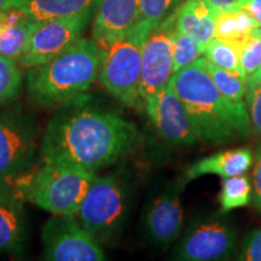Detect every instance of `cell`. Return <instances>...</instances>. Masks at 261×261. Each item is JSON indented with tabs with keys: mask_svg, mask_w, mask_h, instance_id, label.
Instances as JSON below:
<instances>
[{
	"mask_svg": "<svg viewBox=\"0 0 261 261\" xmlns=\"http://www.w3.org/2000/svg\"><path fill=\"white\" fill-rule=\"evenodd\" d=\"M253 165L252 150L244 148L228 149L217 152L189 166L182 177V182H189L205 174H217L221 178L246 174Z\"/></svg>",
	"mask_w": 261,
	"mask_h": 261,
	"instance_id": "cell-15",
	"label": "cell"
},
{
	"mask_svg": "<svg viewBox=\"0 0 261 261\" xmlns=\"http://www.w3.org/2000/svg\"><path fill=\"white\" fill-rule=\"evenodd\" d=\"M21 195L0 181V253L12 252L24 240L25 219Z\"/></svg>",
	"mask_w": 261,
	"mask_h": 261,
	"instance_id": "cell-16",
	"label": "cell"
},
{
	"mask_svg": "<svg viewBox=\"0 0 261 261\" xmlns=\"http://www.w3.org/2000/svg\"><path fill=\"white\" fill-rule=\"evenodd\" d=\"M16 2L17 0H0V11H5V10L15 8Z\"/></svg>",
	"mask_w": 261,
	"mask_h": 261,
	"instance_id": "cell-33",
	"label": "cell"
},
{
	"mask_svg": "<svg viewBox=\"0 0 261 261\" xmlns=\"http://www.w3.org/2000/svg\"><path fill=\"white\" fill-rule=\"evenodd\" d=\"M253 187L247 175H234L225 178L221 182V190L218 197L220 210L227 213L237 208L247 207L252 203Z\"/></svg>",
	"mask_w": 261,
	"mask_h": 261,
	"instance_id": "cell-21",
	"label": "cell"
},
{
	"mask_svg": "<svg viewBox=\"0 0 261 261\" xmlns=\"http://www.w3.org/2000/svg\"><path fill=\"white\" fill-rule=\"evenodd\" d=\"M253 179H252V203L255 205L256 210L261 212V145L256 149L255 158H254Z\"/></svg>",
	"mask_w": 261,
	"mask_h": 261,
	"instance_id": "cell-30",
	"label": "cell"
},
{
	"mask_svg": "<svg viewBox=\"0 0 261 261\" xmlns=\"http://www.w3.org/2000/svg\"><path fill=\"white\" fill-rule=\"evenodd\" d=\"M38 24L17 8L0 11V55L18 62Z\"/></svg>",
	"mask_w": 261,
	"mask_h": 261,
	"instance_id": "cell-18",
	"label": "cell"
},
{
	"mask_svg": "<svg viewBox=\"0 0 261 261\" xmlns=\"http://www.w3.org/2000/svg\"><path fill=\"white\" fill-rule=\"evenodd\" d=\"M35 152V129L27 117L18 113L0 114V181L27 172Z\"/></svg>",
	"mask_w": 261,
	"mask_h": 261,
	"instance_id": "cell-12",
	"label": "cell"
},
{
	"mask_svg": "<svg viewBox=\"0 0 261 261\" xmlns=\"http://www.w3.org/2000/svg\"><path fill=\"white\" fill-rule=\"evenodd\" d=\"M42 259L48 261H103V248L76 215H52L41 232Z\"/></svg>",
	"mask_w": 261,
	"mask_h": 261,
	"instance_id": "cell-7",
	"label": "cell"
},
{
	"mask_svg": "<svg viewBox=\"0 0 261 261\" xmlns=\"http://www.w3.org/2000/svg\"><path fill=\"white\" fill-rule=\"evenodd\" d=\"M148 35L133 27L125 38L103 50L98 79L108 92L129 108L143 103L139 94L142 48Z\"/></svg>",
	"mask_w": 261,
	"mask_h": 261,
	"instance_id": "cell-5",
	"label": "cell"
},
{
	"mask_svg": "<svg viewBox=\"0 0 261 261\" xmlns=\"http://www.w3.org/2000/svg\"><path fill=\"white\" fill-rule=\"evenodd\" d=\"M103 48L93 39L80 38L60 56L28 69L25 91L38 106L54 108L77 99L96 83Z\"/></svg>",
	"mask_w": 261,
	"mask_h": 261,
	"instance_id": "cell-3",
	"label": "cell"
},
{
	"mask_svg": "<svg viewBox=\"0 0 261 261\" xmlns=\"http://www.w3.org/2000/svg\"><path fill=\"white\" fill-rule=\"evenodd\" d=\"M240 46L221 41L217 38L212 39L204 47L205 60L223 69L243 75L240 64Z\"/></svg>",
	"mask_w": 261,
	"mask_h": 261,
	"instance_id": "cell-24",
	"label": "cell"
},
{
	"mask_svg": "<svg viewBox=\"0 0 261 261\" xmlns=\"http://www.w3.org/2000/svg\"><path fill=\"white\" fill-rule=\"evenodd\" d=\"M171 83L202 142L227 144L249 135L246 103L231 102L217 89L203 57L173 74Z\"/></svg>",
	"mask_w": 261,
	"mask_h": 261,
	"instance_id": "cell-2",
	"label": "cell"
},
{
	"mask_svg": "<svg viewBox=\"0 0 261 261\" xmlns=\"http://www.w3.org/2000/svg\"><path fill=\"white\" fill-rule=\"evenodd\" d=\"M236 259L242 261H261V228L250 231L244 237Z\"/></svg>",
	"mask_w": 261,
	"mask_h": 261,
	"instance_id": "cell-29",
	"label": "cell"
},
{
	"mask_svg": "<svg viewBox=\"0 0 261 261\" xmlns=\"http://www.w3.org/2000/svg\"><path fill=\"white\" fill-rule=\"evenodd\" d=\"M175 11L148 35L142 48L139 94L142 100L165 87L173 75Z\"/></svg>",
	"mask_w": 261,
	"mask_h": 261,
	"instance_id": "cell-10",
	"label": "cell"
},
{
	"mask_svg": "<svg viewBox=\"0 0 261 261\" xmlns=\"http://www.w3.org/2000/svg\"><path fill=\"white\" fill-rule=\"evenodd\" d=\"M96 173L61 162L44 161L17 177L22 198L52 215H76Z\"/></svg>",
	"mask_w": 261,
	"mask_h": 261,
	"instance_id": "cell-4",
	"label": "cell"
},
{
	"mask_svg": "<svg viewBox=\"0 0 261 261\" xmlns=\"http://www.w3.org/2000/svg\"><path fill=\"white\" fill-rule=\"evenodd\" d=\"M160 138L171 145H194L200 140L181 99L169 83L143 100Z\"/></svg>",
	"mask_w": 261,
	"mask_h": 261,
	"instance_id": "cell-11",
	"label": "cell"
},
{
	"mask_svg": "<svg viewBox=\"0 0 261 261\" xmlns=\"http://www.w3.org/2000/svg\"><path fill=\"white\" fill-rule=\"evenodd\" d=\"M138 0H102L92 25V39L103 50L121 40L135 27Z\"/></svg>",
	"mask_w": 261,
	"mask_h": 261,
	"instance_id": "cell-14",
	"label": "cell"
},
{
	"mask_svg": "<svg viewBox=\"0 0 261 261\" xmlns=\"http://www.w3.org/2000/svg\"><path fill=\"white\" fill-rule=\"evenodd\" d=\"M257 25L259 24L241 8L220 11L215 19V38L242 48L244 41Z\"/></svg>",
	"mask_w": 261,
	"mask_h": 261,
	"instance_id": "cell-20",
	"label": "cell"
},
{
	"mask_svg": "<svg viewBox=\"0 0 261 261\" xmlns=\"http://www.w3.org/2000/svg\"><path fill=\"white\" fill-rule=\"evenodd\" d=\"M91 16L75 15L39 22L18 64L24 69L47 63L83 38Z\"/></svg>",
	"mask_w": 261,
	"mask_h": 261,
	"instance_id": "cell-9",
	"label": "cell"
},
{
	"mask_svg": "<svg viewBox=\"0 0 261 261\" xmlns=\"http://www.w3.org/2000/svg\"><path fill=\"white\" fill-rule=\"evenodd\" d=\"M238 5L261 25V0H240Z\"/></svg>",
	"mask_w": 261,
	"mask_h": 261,
	"instance_id": "cell-31",
	"label": "cell"
},
{
	"mask_svg": "<svg viewBox=\"0 0 261 261\" xmlns=\"http://www.w3.org/2000/svg\"><path fill=\"white\" fill-rule=\"evenodd\" d=\"M128 191L113 175L94 177L76 217L81 225L98 240L115 238L128 214Z\"/></svg>",
	"mask_w": 261,
	"mask_h": 261,
	"instance_id": "cell-6",
	"label": "cell"
},
{
	"mask_svg": "<svg viewBox=\"0 0 261 261\" xmlns=\"http://www.w3.org/2000/svg\"><path fill=\"white\" fill-rule=\"evenodd\" d=\"M205 67L210 73L212 80L217 89L224 94L227 99L233 103H243V97L247 91V79L243 75H240L232 71L223 69L205 60Z\"/></svg>",
	"mask_w": 261,
	"mask_h": 261,
	"instance_id": "cell-23",
	"label": "cell"
},
{
	"mask_svg": "<svg viewBox=\"0 0 261 261\" xmlns=\"http://www.w3.org/2000/svg\"><path fill=\"white\" fill-rule=\"evenodd\" d=\"M12 58L0 55V106L14 100L21 92L23 74Z\"/></svg>",
	"mask_w": 261,
	"mask_h": 261,
	"instance_id": "cell-25",
	"label": "cell"
},
{
	"mask_svg": "<svg viewBox=\"0 0 261 261\" xmlns=\"http://www.w3.org/2000/svg\"><path fill=\"white\" fill-rule=\"evenodd\" d=\"M240 64L247 81L261 67V25L253 29L240 52Z\"/></svg>",
	"mask_w": 261,
	"mask_h": 261,
	"instance_id": "cell-27",
	"label": "cell"
},
{
	"mask_svg": "<svg viewBox=\"0 0 261 261\" xmlns=\"http://www.w3.org/2000/svg\"><path fill=\"white\" fill-rule=\"evenodd\" d=\"M204 54V47L192 35L177 31L173 44V74L191 64Z\"/></svg>",
	"mask_w": 261,
	"mask_h": 261,
	"instance_id": "cell-26",
	"label": "cell"
},
{
	"mask_svg": "<svg viewBox=\"0 0 261 261\" xmlns=\"http://www.w3.org/2000/svg\"><path fill=\"white\" fill-rule=\"evenodd\" d=\"M218 11L207 0H184L175 10V28L194 37L202 46L215 38Z\"/></svg>",
	"mask_w": 261,
	"mask_h": 261,
	"instance_id": "cell-17",
	"label": "cell"
},
{
	"mask_svg": "<svg viewBox=\"0 0 261 261\" xmlns=\"http://www.w3.org/2000/svg\"><path fill=\"white\" fill-rule=\"evenodd\" d=\"M102 0H17L16 6L35 21H47L65 16L96 14Z\"/></svg>",
	"mask_w": 261,
	"mask_h": 261,
	"instance_id": "cell-19",
	"label": "cell"
},
{
	"mask_svg": "<svg viewBox=\"0 0 261 261\" xmlns=\"http://www.w3.org/2000/svg\"><path fill=\"white\" fill-rule=\"evenodd\" d=\"M182 0H138V18L135 27L150 34Z\"/></svg>",
	"mask_w": 261,
	"mask_h": 261,
	"instance_id": "cell-22",
	"label": "cell"
},
{
	"mask_svg": "<svg viewBox=\"0 0 261 261\" xmlns=\"http://www.w3.org/2000/svg\"><path fill=\"white\" fill-rule=\"evenodd\" d=\"M182 187V181L169 185L150 198L145 205L142 227L144 237L156 247H167L181 234L184 223L180 201Z\"/></svg>",
	"mask_w": 261,
	"mask_h": 261,
	"instance_id": "cell-13",
	"label": "cell"
},
{
	"mask_svg": "<svg viewBox=\"0 0 261 261\" xmlns=\"http://www.w3.org/2000/svg\"><path fill=\"white\" fill-rule=\"evenodd\" d=\"M237 253V233L220 218H204L190 225L173 252L181 261H221Z\"/></svg>",
	"mask_w": 261,
	"mask_h": 261,
	"instance_id": "cell-8",
	"label": "cell"
},
{
	"mask_svg": "<svg viewBox=\"0 0 261 261\" xmlns=\"http://www.w3.org/2000/svg\"><path fill=\"white\" fill-rule=\"evenodd\" d=\"M137 139L138 132L132 122L115 113L79 104L52 117L40 149L44 161L96 173L132 151Z\"/></svg>",
	"mask_w": 261,
	"mask_h": 261,
	"instance_id": "cell-1",
	"label": "cell"
},
{
	"mask_svg": "<svg viewBox=\"0 0 261 261\" xmlns=\"http://www.w3.org/2000/svg\"><path fill=\"white\" fill-rule=\"evenodd\" d=\"M250 79H261V67H260V69L257 70L252 77H250Z\"/></svg>",
	"mask_w": 261,
	"mask_h": 261,
	"instance_id": "cell-34",
	"label": "cell"
},
{
	"mask_svg": "<svg viewBox=\"0 0 261 261\" xmlns=\"http://www.w3.org/2000/svg\"><path fill=\"white\" fill-rule=\"evenodd\" d=\"M246 108L249 116L250 130L261 137V79L247 81Z\"/></svg>",
	"mask_w": 261,
	"mask_h": 261,
	"instance_id": "cell-28",
	"label": "cell"
},
{
	"mask_svg": "<svg viewBox=\"0 0 261 261\" xmlns=\"http://www.w3.org/2000/svg\"><path fill=\"white\" fill-rule=\"evenodd\" d=\"M211 5H213L218 11H228V10L240 9L238 2L240 0H207Z\"/></svg>",
	"mask_w": 261,
	"mask_h": 261,
	"instance_id": "cell-32",
	"label": "cell"
}]
</instances>
